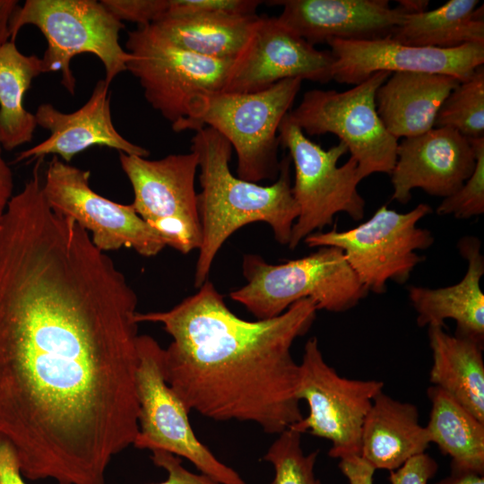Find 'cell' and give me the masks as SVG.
<instances>
[{
  "label": "cell",
  "instance_id": "cell-1",
  "mask_svg": "<svg viewBox=\"0 0 484 484\" xmlns=\"http://www.w3.org/2000/svg\"><path fill=\"white\" fill-rule=\"evenodd\" d=\"M138 298L113 260L43 194L0 223V435L23 477L105 484L138 434Z\"/></svg>",
  "mask_w": 484,
  "mask_h": 484
},
{
  "label": "cell",
  "instance_id": "cell-2",
  "mask_svg": "<svg viewBox=\"0 0 484 484\" xmlns=\"http://www.w3.org/2000/svg\"><path fill=\"white\" fill-rule=\"evenodd\" d=\"M198 289L169 310L136 313L138 323H159L172 337L164 376L187 411L251 422L267 434L300 421L299 364L291 347L314 324L315 303L304 298L278 316L247 321L211 281Z\"/></svg>",
  "mask_w": 484,
  "mask_h": 484
},
{
  "label": "cell",
  "instance_id": "cell-3",
  "mask_svg": "<svg viewBox=\"0 0 484 484\" xmlns=\"http://www.w3.org/2000/svg\"><path fill=\"white\" fill-rule=\"evenodd\" d=\"M190 151L198 158L197 208L202 244L194 272V287L208 281L213 261L225 241L238 229L253 222H265L276 241L288 245L299 208L292 194L290 157L280 162V171L269 186L244 180L232 174L229 142L211 127L194 131Z\"/></svg>",
  "mask_w": 484,
  "mask_h": 484
},
{
  "label": "cell",
  "instance_id": "cell-4",
  "mask_svg": "<svg viewBox=\"0 0 484 484\" xmlns=\"http://www.w3.org/2000/svg\"><path fill=\"white\" fill-rule=\"evenodd\" d=\"M302 82L285 79L251 93L202 94L190 103L187 117L171 127L177 133L203 127L216 130L236 151L238 177L255 183L275 180L281 162L279 127Z\"/></svg>",
  "mask_w": 484,
  "mask_h": 484
},
{
  "label": "cell",
  "instance_id": "cell-5",
  "mask_svg": "<svg viewBox=\"0 0 484 484\" xmlns=\"http://www.w3.org/2000/svg\"><path fill=\"white\" fill-rule=\"evenodd\" d=\"M246 284L229 293L256 319L285 312L295 302L310 298L317 310L341 313L353 308L367 291L349 265L342 251L320 246L303 257L272 264L255 254L244 255Z\"/></svg>",
  "mask_w": 484,
  "mask_h": 484
},
{
  "label": "cell",
  "instance_id": "cell-6",
  "mask_svg": "<svg viewBox=\"0 0 484 484\" xmlns=\"http://www.w3.org/2000/svg\"><path fill=\"white\" fill-rule=\"evenodd\" d=\"M32 25L47 41L41 57L43 73L59 72L61 84L75 93L76 80L71 70L72 59L82 54L99 58L105 69L104 81L110 85L126 71L132 55L119 43L125 28L108 9L95 0H26L18 5L10 20V40L15 42L20 30Z\"/></svg>",
  "mask_w": 484,
  "mask_h": 484
},
{
  "label": "cell",
  "instance_id": "cell-7",
  "mask_svg": "<svg viewBox=\"0 0 484 484\" xmlns=\"http://www.w3.org/2000/svg\"><path fill=\"white\" fill-rule=\"evenodd\" d=\"M431 212L428 203H419L407 212L383 205L355 228L316 231L303 241L309 247L340 248L367 291L381 294L389 281L405 283L424 260L416 251L431 246L434 238L418 223Z\"/></svg>",
  "mask_w": 484,
  "mask_h": 484
},
{
  "label": "cell",
  "instance_id": "cell-8",
  "mask_svg": "<svg viewBox=\"0 0 484 484\" xmlns=\"http://www.w3.org/2000/svg\"><path fill=\"white\" fill-rule=\"evenodd\" d=\"M279 139L294 166L291 191L299 208L288 244L290 249L331 225L340 212L354 220L363 219L366 202L358 190L361 178L357 161L350 157L338 166L339 160L348 152L344 143L339 142L324 150L286 116L279 127Z\"/></svg>",
  "mask_w": 484,
  "mask_h": 484
},
{
  "label": "cell",
  "instance_id": "cell-9",
  "mask_svg": "<svg viewBox=\"0 0 484 484\" xmlns=\"http://www.w3.org/2000/svg\"><path fill=\"white\" fill-rule=\"evenodd\" d=\"M391 75L377 72L352 88L313 89L286 117L305 134H333L358 164L362 179L375 173L390 175L396 161L398 140L385 128L376 106L377 89Z\"/></svg>",
  "mask_w": 484,
  "mask_h": 484
},
{
  "label": "cell",
  "instance_id": "cell-10",
  "mask_svg": "<svg viewBox=\"0 0 484 484\" xmlns=\"http://www.w3.org/2000/svg\"><path fill=\"white\" fill-rule=\"evenodd\" d=\"M136 392L139 403L138 449L166 451L192 462L219 484H247L231 467L221 462L196 436L186 407L164 376V349L148 334L138 336Z\"/></svg>",
  "mask_w": 484,
  "mask_h": 484
},
{
  "label": "cell",
  "instance_id": "cell-11",
  "mask_svg": "<svg viewBox=\"0 0 484 484\" xmlns=\"http://www.w3.org/2000/svg\"><path fill=\"white\" fill-rule=\"evenodd\" d=\"M125 47L132 55L126 71L139 81L147 102L171 125L187 117L194 99L222 91L233 63L183 49L151 24L128 31Z\"/></svg>",
  "mask_w": 484,
  "mask_h": 484
},
{
  "label": "cell",
  "instance_id": "cell-12",
  "mask_svg": "<svg viewBox=\"0 0 484 484\" xmlns=\"http://www.w3.org/2000/svg\"><path fill=\"white\" fill-rule=\"evenodd\" d=\"M383 389L380 380L341 376L324 360L317 338L312 337L304 348L298 388L309 413L290 428L329 440L332 458L359 456L364 420Z\"/></svg>",
  "mask_w": 484,
  "mask_h": 484
},
{
  "label": "cell",
  "instance_id": "cell-13",
  "mask_svg": "<svg viewBox=\"0 0 484 484\" xmlns=\"http://www.w3.org/2000/svg\"><path fill=\"white\" fill-rule=\"evenodd\" d=\"M91 171L53 156L42 182L51 209L71 218L102 252L125 246L139 255H157L166 246L161 236L143 220L132 204L113 202L90 186Z\"/></svg>",
  "mask_w": 484,
  "mask_h": 484
},
{
  "label": "cell",
  "instance_id": "cell-14",
  "mask_svg": "<svg viewBox=\"0 0 484 484\" xmlns=\"http://www.w3.org/2000/svg\"><path fill=\"white\" fill-rule=\"evenodd\" d=\"M120 166L134 192L136 213L169 245L196 246L202 228L194 187L197 155L169 154L160 160L119 152Z\"/></svg>",
  "mask_w": 484,
  "mask_h": 484
},
{
  "label": "cell",
  "instance_id": "cell-15",
  "mask_svg": "<svg viewBox=\"0 0 484 484\" xmlns=\"http://www.w3.org/2000/svg\"><path fill=\"white\" fill-rule=\"evenodd\" d=\"M333 56L318 50L278 17L260 16L241 54L233 61L222 91L251 93L299 78L319 83L333 80Z\"/></svg>",
  "mask_w": 484,
  "mask_h": 484
},
{
  "label": "cell",
  "instance_id": "cell-16",
  "mask_svg": "<svg viewBox=\"0 0 484 484\" xmlns=\"http://www.w3.org/2000/svg\"><path fill=\"white\" fill-rule=\"evenodd\" d=\"M326 44L333 56V80L353 86L382 71L448 74L462 82L484 65V43L437 48L405 45L387 37L371 40L333 39Z\"/></svg>",
  "mask_w": 484,
  "mask_h": 484
},
{
  "label": "cell",
  "instance_id": "cell-17",
  "mask_svg": "<svg viewBox=\"0 0 484 484\" xmlns=\"http://www.w3.org/2000/svg\"><path fill=\"white\" fill-rule=\"evenodd\" d=\"M476 160L470 140L450 127H433L398 143L396 161L390 174L392 198L401 203L411 191L448 197L472 174Z\"/></svg>",
  "mask_w": 484,
  "mask_h": 484
},
{
  "label": "cell",
  "instance_id": "cell-18",
  "mask_svg": "<svg viewBox=\"0 0 484 484\" xmlns=\"http://www.w3.org/2000/svg\"><path fill=\"white\" fill-rule=\"evenodd\" d=\"M109 86L104 79L98 81L89 99L71 113L62 112L51 103L40 104L35 112L37 125L48 130L49 136L21 151L14 161L38 160L51 154L70 163L74 156L96 145L147 158L150 154L147 149L129 142L116 129Z\"/></svg>",
  "mask_w": 484,
  "mask_h": 484
},
{
  "label": "cell",
  "instance_id": "cell-19",
  "mask_svg": "<svg viewBox=\"0 0 484 484\" xmlns=\"http://www.w3.org/2000/svg\"><path fill=\"white\" fill-rule=\"evenodd\" d=\"M278 19L309 44L391 37L406 13L387 0H276Z\"/></svg>",
  "mask_w": 484,
  "mask_h": 484
},
{
  "label": "cell",
  "instance_id": "cell-20",
  "mask_svg": "<svg viewBox=\"0 0 484 484\" xmlns=\"http://www.w3.org/2000/svg\"><path fill=\"white\" fill-rule=\"evenodd\" d=\"M458 250L467 261V271L456 284L431 289L420 286L408 287L410 301L417 312L419 327L445 326L446 319L456 323L454 335L484 341V294L480 279L484 274V257L480 241L473 236H465L458 242Z\"/></svg>",
  "mask_w": 484,
  "mask_h": 484
},
{
  "label": "cell",
  "instance_id": "cell-21",
  "mask_svg": "<svg viewBox=\"0 0 484 484\" xmlns=\"http://www.w3.org/2000/svg\"><path fill=\"white\" fill-rule=\"evenodd\" d=\"M460 80L441 73H393L377 89V114L397 140L432 129L437 112Z\"/></svg>",
  "mask_w": 484,
  "mask_h": 484
},
{
  "label": "cell",
  "instance_id": "cell-22",
  "mask_svg": "<svg viewBox=\"0 0 484 484\" xmlns=\"http://www.w3.org/2000/svg\"><path fill=\"white\" fill-rule=\"evenodd\" d=\"M429 444L417 406L383 391L374 398L362 427L359 456L375 471H395L424 454Z\"/></svg>",
  "mask_w": 484,
  "mask_h": 484
},
{
  "label": "cell",
  "instance_id": "cell-23",
  "mask_svg": "<svg viewBox=\"0 0 484 484\" xmlns=\"http://www.w3.org/2000/svg\"><path fill=\"white\" fill-rule=\"evenodd\" d=\"M433 364L429 382L484 422L483 344L451 335L444 326L428 329Z\"/></svg>",
  "mask_w": 484,
  "mask_h": 484
},
{
  "label": "cell",
  "instance_id": "cell-24",
  "mask_svg": "<svg viewBox=\"0 0 484 484\" xmlns=\"http://www.w3.org/2000/svg\"><path fill=\"white\" fill-rule=\"evenodd\" d=\"M260 16L224 12L167 18L151 24L177 47L194 54L234 61L244 50Z\"/></svg>",
  "mask_w": 484,
  "mask_h": 484
},
{
  "label": "cell",
  "instance_id": "cell-25",
  "mask_svg": "<svg viewBox=\"0 0 484 484\" xmlns=\"http://www.w3.org/2000/svg\"><path fill=\"white\" fill-rule=\"evenodd\" d=\"M427 394L431 409L426 428L431 443L450 456L452 471L483 474L484 422L437 386H429Z\"/></svg>",
  "mask_w": 484,
  "mask_h": 484
},
{
  "label": "cell",
  "instance_id": "cell-26",
  "mask_svg": "<svg viewBox=\"0 0 484 484\" xmlns=\"http://www.w3.org/2000/svg\"><path fill=\"white\" fill-rule=\"evenodd\" d=\"M410 46L454 48L484 43V10L477 0H449L423 13L405 14L391 36Z\"/></svg>",
  "mask_w": 484,
  "mask_h": 484
},
{
  "label": "cell",
  "instance_id": "cell-27",
  "mask_svg": "<svg viewBox=\"0 0 484 484\" xmlns=\"http://www.w3.org/2000/svg\"><path fill=\"white\" fill-rule=\"evenodd\" d=\"M43 73L41 57L22 53L14 41L0 45V144L12 151L31 142L38 126L24 107L33 80Z\"/></svg>",
  "mask_w": 484,
  "mask_h": 484
},
{
  "label": "cell",
  "instance_id": "cell-28",
  "mask_svg": "<svg viewBox=\"0 0 484 484\" xmlns=\"http://www.w3.org/2000/svg\"><path fill=\"white\" fill-rule=\"evenodd\" d=\"M434 127H450L467 139L484 137V65L450 92L441 105Z\"/></svg>",
  "mask_w": 484,
  "mask_h": 484
},
{
  "label": "cell",
  "instance_id": "cell-29",
  "mask_svg": "<svg viewBox=\"0 0 484 484\" xmlns=\"http://www.w3.org/2000/svg\"><path fill=\"white\" fill-rule=\"evenodd\" d=\"M278 435L263 458L274 469L272 484H323L315 473L319 451L305 454L302 434L291 428Z\"/></svg>",
  "mask_w": 484,
  "mask_h": 484
},
{
  "label": "cell",
  "instance_id": "cell-30",
  "mask_svg": "<svg viewBox=\"0 0 484 484\" xmlns=\"http://www.w3.org/2000/svg\"><path fill=\"white\" fill-rule=\"evenodd\" d=\"M469 140L476 160L474 170L454 194L443 198L436 208L439 215L467 220L484 212V137Z\"/></svg>",
  "mask_w": 484,
  "mask_h": 484
},
{
  "label": "cell",
  "instance_id": "cell-31",
  "mask_svg": "<svg viewBox=\"0 0 484 484\" xmlns=\"http://www.w3.org/2000/svg\"><path fill=\"white\" fill-rule=\"evenodd\" d=\"M100 3L118 21L133 22L138 26L163 20L169 8V0H101Z\"/></svg>",
  "mask_w": 484,
  "mask_h": 484
},
{
  "label": "cell",
  "instance_id": "cell-32",
  "mask_svg": "<svg viewBox=\"0 0 484 484\" xmlns=\"http://www.w3.org/2000/svg\"><path fill=\"white\" fill-rule=\"evenodd\" d=\"M151 461L157 467L164 469L167 479L154 484H219L202 473H193L182 465L180 457L169 452L155 450L151 452Z\"/></svg>",
  "mask_w": 484,
  "mask_h": 484
},
{
  "label": "cell",
  "instance_id": "cell-33",
  "mask_svg": "<svg viewBox=\"0 0 484 484\" xmlns=\"http://www.w3.org/2000/svg\"><path fill=\"white\" fill-rule=\"evenodd\" d=\"M436 462L426 453L410 459L399 469L389 471L391 484H428L436 473Z\"/></svg>",
  "mask_w": 484,
  "mask_h": 484
},
{
  "label": "cell",
  "instance_id": "cell-34",
  "mask_svg": "<svg viewBox=\"0 0 484 484\" xmlns=\"http://www.w3.org/2000/svg\"><path fill=\"white\" fill-rule=\"evenodd\" d=\"M0 484H27L13 445L0 435Z\"/></svg>",
  "mask_w": 484,
  "mask_h": 484
},
{
  "label": "cell",
  "instance_id": "cell-35",
  "mask_svg": "<svg viewBox=\"0 0 484 484\" xmlns=\"http://www.w3.org/2000/svg\"><path fill=\"white\" fill-rule=\"evenodd\" d=\"M339 468L348 480L349 484H374L375 470L360 456L340 460Z\"/></svg>",
  "mask_w": 484,
  "mask_h": 484
},
{
  "label": "cell",
  "instance_id": "cell-36",
  "mask_svg": "<svg viewBox=\"0 0 484 484\" xmlns=\"http://www.w3.org/2000/svg\"><path fill=\"white\" fill-rule=\"evenodd\" d=\"M3 148L0 144V223L5 214L13 190V177L11 168L2 155Z\"/></svg>",
  "mask_w": 484,
  "mask_h": 484
},
{
  "label": "cell",
  "instance_id": "cell-37",
  "mask_svg": "<svg viewBox=\"0 0 484 484\" xmlns=\"http://www.w3.org/2000/svg\"><path fill=\"white\" fill-rule=\"evenodd\" d=\"M19 5L16 0H0V45L10 40V20Z\"/></svg>",
  "mask_w": 484,
  "mask_h": 484
},
{
  "label": "cell",
  "instance_id": "cell-38",
  "mask_svg": "<svg viewBox=\"0 0 484 484\" xmlns=\"http://www.w3.org/2000/svg\"><path fill=\"white\" fill-rule=\"evenodd\" d=\"M435 484H484V477L476 472L452 471L450 476Z\"/></svg>",
  "mask_w": 484,
  "mask_h": 484
},
{
  "label": "cell",
  "instance_id": "cell-39",
  "mask_svg": "<svg viewBox=\"0 0 484 484\" xmlns=\"http://www.w3.org/2000/svg\"><path fill=\"white\" fill-rule=\"evenodd\" d=\"M398 6L401 7L406 14H414L423 13L428 10L429 1L428 0H399Z\"/></svg>",
  "mask_w": 484,
  "mask_h": 484
}]
</instances>
